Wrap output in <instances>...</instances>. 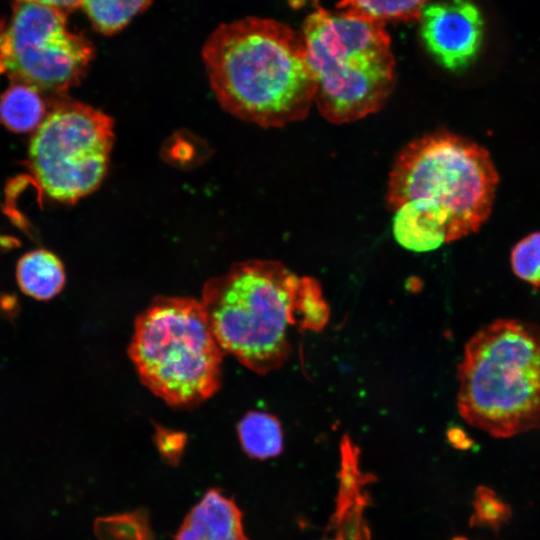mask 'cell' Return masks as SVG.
I'll return each instance as SVG.
<instances>
[{"label": "cell", "mask_w": 540, "mask_h": 540, "mask_svg": "<svg viewBox=\"0 0 540 540\" xmlns=\"http://www.w3.org/2000/svg\"><path fill=\"white\" fill-rule=\"evenodd\" d=\"M498 181L487 150L469 139L437 131L411 141L388 178L395 240L430 252L475 233L491 212Z\"/></svg>", "instance_id": "1"}, {"label": "cell", "mask_w": 540, "mask_h": 540, "mask_svg": "<svg viewBox=\"0 0 540 540\" xmlns=\"http://www.w3.org/2000/svg\"><path fill=\"white\" fill-rule=\"evenodd\" d=\"M301 36L316 82L314 103L327 121L353 122L385 105L396 84L385 24L317 8L304 20Z\"/></svg>", "instance_id": "5"}, {"label": "cell", "mask_w": 540, "mask_h": 540, "mask_svg": "<svg viewBox=\"0 0 540 540\" xmlns=\"http://www.w3.org/2000/svg\"><path fill=\"white\" fill-rule=\"evenodd\" d=\"M17 301L10 295H3L0 298V306L7 312H12L16 308Z\"/></svg>", "instance_id": "20"}, {"label": "cell", "mask_w": 540, "mask_h": 540, "mask_svg": "<svg viewBox=\"0 0 540 540\" xmlns=\"http://www.w3.org/2000/svg\"><path fill=\"white\" fill-rule=\"evenodd\" d=\"M16 275L21 290L38 300L53 298L65 284L62 262L55 254L44 249L31 251L21 257Z\"/></svg>", "instance_id": "11"}, {"label": "cell", "mask_w": 540, "mask_h": 540, "mask_svg": "<svg viewBox=\"0 0 540 540\" xmlns=\"http://www.w3.org/2000/svg\"><path fill=\"white\" fill-rule=\"evenodd\" d=\"M200 302L223 351L260 374L288 358L292 327L318 330L328 319L316 281L270 260L240 262L211 278Z\"/></svg>", "instance_id": "3"}, {"label": "cell", "mask_w": 540, "mask_h": 540, "mask_svg": "<svg viewBox=\"0 0 540 540\" xmlns=\"http://www.w3.org/2000/svg\"><path fill=\"white\" fill-rule=\"evenodd\" d=\"M128 351L141 382L172 406L197 405L220 386L224 351L193 298L153 300L135 321Z\"/></svg>", "instance_id": "6"}, {"label": "cell", "mask_w": 540, "mask_h": 540, "mask_svg": "<svg viewBox=\"0 0 540 540\" xmlns=\"http://www.w3.org/2000/svg\"><path fill=\"white\" fill-rule=\"evenodd\" d=\"M155 443L162 459L171 466H177L187 443L185 433L157 426Z\"/></svg>", "instance_id": "18"}, {"label": "cell", "mask_w": 540, "mask_h": 540, "mask_svg": "<svg viewBox=\"0 0 540 540\" xmlns=\"http://www.w3.org/2000/svg\"><path fill=\"white\" fill-rule=\"evenodd\" d=\"M45 111L40 91L24 84L14 83L0 97V123L12 132L37 129Z\"/></svg>", "instance_id": "12"}, {"label": "cell", "mask_w": 540, "mask_h": 540, "mask_svg": "<svg viewBox=\"0 0 540 540\" xmlns=\"http://www.w3.org/2000/svg\"><path fill=\"white\" fill-rule=\"evenodd\" d=\"M151 2L152 0H82L81 6L95 29L110 35L123 29Z\"/></svg>", "instance_id": "15"}, {"label": "cell", "mask_w": 540, "mask_h": 540, "mask_svg": "<svg viewBox=\"0 0 540 540\" xmlns=\"http://www.w3.org/2000/svg\"><path fill=\"white\" fill-rule=\"evenodd\" d=\"M94 530L99 540H154L147 515L140 510L98 518Z\"/></svg>", "instance_id": "16"}, {"label": "cell", "mask_w": 540, "mask_h": 540, "mask_svg": "<svg viewBox=\"0 0 540 540\" xmlns=\"http://www.w3.org/2000/svg\"><path fill=\"white\" fill-rule=\"evenodd\" d=\"M430 0H340V11L359 15L383 24L419 20Z\"/></svg>", "instance_id": "14"}, {"label": "cell", "mask_w": 540, "mask_h": 540, "mask_svg": "<svg viewBox=\"0 0 540 540\" xmlns=\"http://www.w3.org/2000/svg\"><path fill=\"white\" fill-rule=\"evenodd\" d=\"M34 2H39L45 5L55 7L63 12H68L76 9L81 6L82 0H31Z\"/></svg>", "instance_id": "19"}, {"label": "cell", "mask_w": 540, "mask_h": 540, "mask_svg": "<svg viewBox=\"0 0 540 540\" xmlns=\"http://www.w3.org/2000/svg\"><path fill=\"white\" fill-rule=\"evenodd\" d=\"M175 540H248L242 513L219 489L208 490L190 510Z\"/></svg>", "instance_id": "10"}, {"label": "cell", "mask_w": 540, "mask_h": 540, "mask_svg": "<svg viewBox=\"0 0 540 540\" xmlns=\"http://www.w3.org/2000/svg\"><path fill=\"white\" fill-rule=\"evenodd\" d=\"M457 407L471 426L508 438L540 428V328L497 319L466 343Z\"/></svg>", "instance_id": "4"}, {"label": "cell", "mask_w": 540, "mask_h": 540, "mask_svg": "<svg viewBox=\"0 0 540 540\" xmlns=\"http://www.w3.org/2000/svg\"><path fill=\"white\" fill-rule=\"evenodd\" d=\"M456 540H462V539H456Z\"/></svg>", "instance_id": "21"}, {"label": "cell", "mask_w": 540, "mask_h": 540, "mask_svg": "<svg viewBox=\"0 0 540 540\" xmlns=\"http://www.w3.org/2000/svg\"><path fill=\"white\" fill-rule=\"evenodd\" d=\"M93 56V44L68 29L65 12L15 1L0 37V74L38 91L62 94L80 82Z\"/></svg>", "instance_id": "8"}, {"label": "cell", "mask_w": 540, "mask_h": 540, "mask_svg": "<svg viewBox=\"0 0 540 540\" xmlns=\"http://www.w3.org/2000/svg\"><path fill=\"white\" fill-rule=\"evenodd\" d=\"M114 142L113 120L77 101L46 115L29 145V166L43 192L73 204L102 183Z\"/></svg>", "instance_id": "7"}, {"label": "cell", "mask_w": 540, "mask_h": 540, "mask_svg": "<svg viewBox=\"0 0 540 540\" xmlns=\"http://www.w3.org/2000/svg\"><path fill=\"white\" fill-rule=\"evenodd\" d=\"M244 452L255 459L277 456L283 448V433L278 420L265 412L247 413L237 425Z\"/></svg>", "instance_id": "13"}, {"label": "cell", "mask_w": 540, "mask_h": 540, "mask_svg": "<svg viewBox=\"0 0 540 540\" xmlns=\"http://www.w3.org/2000/svg\"><path fill=\"white\" fill-rule=\"evenodd\" d=\"M421 40L434 60L457 71L477 57L484 32L481 11L469 0L428 3L419 17Z\"/></svg>", "instance_id": "9"}, {"label": "cell", "mask_w": 540, "mask_h": 540, "mask_svg": "<svg viewBox=\"0 0 540 540\" xmlns=\"http://www.w3.org/2000/svg\"><path fill=\"white\" fill-rule=\"evenodd\" d=\"M511 266L517 277L540 287V232L522 238L511 251Z\"/></svg>", "instance_id": "17"}, {"label": "cell", "mask_w": 540, "mask_h": 540, "mask_svg": "<svg viewBox=\"0 0 540 540\" xmlns=\"http://www.w3.org/2000/svg\"><path fill=\"white\" fill-rule=\"evenodd\" d=\"M202 57L216 99L237 118L283 127L305 118L314 103L303 38L282 22L248 17L222 24Z\"/></svg>", "instance_id": "2"}]
</instances>
